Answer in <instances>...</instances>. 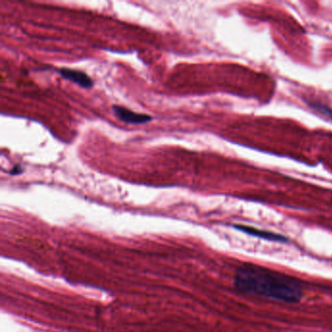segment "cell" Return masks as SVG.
Wrapping results in <instances>:
<instances>
[{
    "instance_id": "6da1fadb",
    "label": "cell",
    "mask_w": 332,
    "mask_h": 332,
    "mask_svg": "<svg viewBox=\"0 0 332 332\" xmlns=\"http://www.w3.org/2000/svg\"><path fill=\"white\" fill-rule=\"evenodd\" d=\"M234 287L243 293L286 303H297L302 298L301 287L293 279L255 265H245L237 270Z\"/></svg>"
},
{
    "instance_id": "7a4b0ae2",
    "label": "cell",
    "mask_w": 332,
    "mask_h": 332,
    "mask_svg": "<svg viewBox=\"0 0 332 332\" xmlns=\"http://www.w3.org/2000/svg\"><path fill=\"white\" fill-rule=\"evenodd\" d=\"M112 109L115 116L127 124H144L152 119L150 115L137 113L119 105H113Z\"/></svg>"
},
{
    "instance_id": "3957f363",
    "label": "cell",
    "mask_w": 332,
    "mask_h": 332,
    "mask_svg": "<svg viewBox=\"0 0 332 332\" xmlns=\"http://www.w3.org/2000/svg\"><path fill=\"white\" fill-rule=\"evenodd\" d=\"M237 230L242 231L246 234L249 236H253L262 240L270 241V242H276V243H286L288 242V238L286 236L281 235L274 232L266 231V230H261L257 229L255 227H250V226H246V225H235L234 226Z\"/></svg>"
},
{
    "instance_id": "277c9868",
    "label": "cell",
    "mask_w": 332,
    "mask_h": 332,
    "mask_svg": "<svg viewBox=\"0 0 332 332\" xmlns=\"http://www.w3.org/2000/svg\"><path fill=\"white\" fill-rule=\"evenodd\" d=\"M59 73L65 78L72 81L73 83L79 85L82 88H91L93 86V81L83 71L76 70H70V69H61L59 70Z\"/></svg>"
},
{
    "instance_id": "5b68a950",
    "label": "cell",
    "mask_w": 332,
    "mask_h": 332,
    "mask_svg": "<svg viewBox=\"0 0 332 332\" xmlns=\"http://www.w3.org/2000/svg\"><path fill=\"white\" fill-rule=\"evenodd\" d=\"M308 104L313 110L318 112V114H320L321 116L326 117L332 121V109L330 107H328L324 104L318 103V102H309Z\"/></svg>"
},
{
    "instance_id": "8992f818",
    "label": "cell",
    "mask_w": 332,
    "mask_h": 332,
    "mask_svg": "<svg viewBox=\"0 0 332 332\" xmlns=\"http://www.w3.org/2000/svg\"><path fill=\"white\" fill-rule=\"evenodd\" d=\"M23 172V169L21 168V166H15L11 171H10V174L11 175H19Z\"/></svg>"
}]
</instances>
